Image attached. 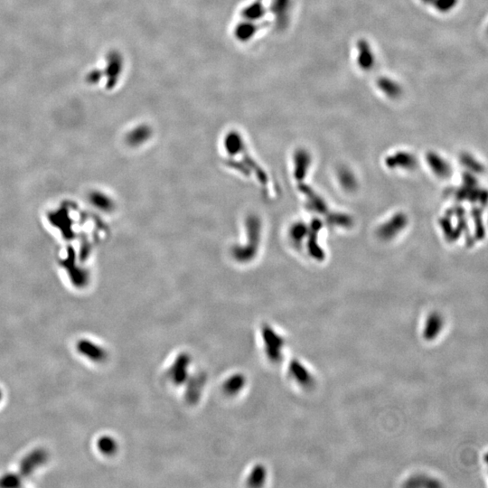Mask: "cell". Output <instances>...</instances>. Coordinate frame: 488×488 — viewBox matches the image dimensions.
<instances>
[{
  "label": "cell",
  "instance_id": "cell-5",
  "mask_svg": "<svg viewBox=\"0 0 488 488\" xmlns=\"http://www.w3.org/2000/svg\"><path fill=\"white\" fill-rule=\"evenodd\" d=\"M1 399H2V392L0 391V400H1Z\"/></svg>",
  "mask_w": 488,
  "mask_h": 488
},
{
  "label": "cell",
  "instance_id": "cell-1",
  "mask_svg": "<svg viewBox=\"0 0 488 488\" xmlns=\"http://www.w3.org/2000/svg\"><path fill=\"white\" fill-rule=\"evenodd\" d=\"M47 454L44 450H35L27 455L21 463V475L29 476L35 468L47 461Z\"/></svg>",
  "mask_w": 488,
  "mask_h": 488
},
{
  "label": "cell",
  "instance_id": "cell-2",
  "mask_svg": "<svg viewBox=\"0 0 488 488\" xmlns=\"http://www.w3.org/2000/svg\"><path fill=\"white\" fill-rule=\"evenodd\" d=\"M77 349L80 354L94 362H101L104 360L105 357L104 350L89 340H80L78 342Z\"/></svg>",
  "mask_w": 488,
  "mask_h": 488
},
{
  "label": "cell",
  "instance_id": "cell-3",
  "mask_svg": "<svg viewBox=\"0 0 488 488\" xmlns=\"http://www.w3.org/2000/svg\"><path fill=\"white\" fill-rule=\"evenodd\" d=\"M20 484L18 476L16 475H6L0 479V486L4 487H16Z\"/></svg>",
  "mask_w": 488,
  "mask_h": 488
},
{
  "label": "cell",
  "instance_id": "cell-4",
  "mask_svg": "<svg viewBox=\"0 0 488 488\" xmlns=\"http://www.w3.org/2000/svg\"><path fill=\"white\" fill-rule=\"evenodd\" d=\"M98 446H99L100 451H101L102 453H105V454H109V453H111V451H113V442L111 441L110 438H101V439L99 440Z\"/></svg>",
  "mask_w": 488,
  "mask_h": 488
}]
</instances>
